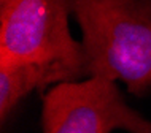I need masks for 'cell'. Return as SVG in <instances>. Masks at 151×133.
<instances>
[{"instance_id":"cell-1","label":"cell","mask_w":151,"mask_h":133,"mask_svg":"<svg viewBox=\"0 0 151 133\" xmlns=\"http://www.w3.org/2000/svg\"><path fill=\"white\" fill-rule=\"evenodd\" d=\"M81 33L88 76L151 87V0H68Z\"/></svg>"},{"instance_id":"cell-2","label":"cell","mask_w":151,"mask_h":133,"mask_svg":"<svg viewBox=\"0 0 151 133\" xmlns=\"http://www.w3.org/2000/svg\"><path fill=\"white\" fill-rule=\"evenodd\" d=\"M68 0H8L0 5V65L58 63L88 76L83 44L68 27Z\"/></svg>"},{"instance_id":"cell-3","label":"cell","mask_w":151,"mask_h":133,"mask_svg":"<svg viewBox=\"0 0 151 133\" xmlns=\"http://www.w3.org/2000/svg\"><path fill=\"white\" fill-rule=\"evenodd\" d=\"M43 133H151V122L122 98L116 81L88 76L58 83L43 100Z\"/></svg>"},{"instance_id":"cell-4","label":"cell","mask_w":151,"mask_h":133,"mask_svg":"<svg viewBox=\"0 0 151 133\" xmlns=\"http://www.w3.org/2000/svg\"><path fill=\"white\" fill-rule=\"evenodd\" d=\"M78 78L73 70L58 63L0 65V117L5 120L16 105L35 89Z\"/></svg>"},{"instance_id":"cell-5","label":"cell","mask_w":151,"mask_h":133,"mask_svg":"<svg viewBox=\"0 0 151 133\" xmlns=\"http://www.w3.org/2000/svg\"><path fill=\"white\" fill-rule=\"evenodd\" d=\"M5 2H8V0H0V5H2V3H5Z\"/></svg>"}]
</instances>
